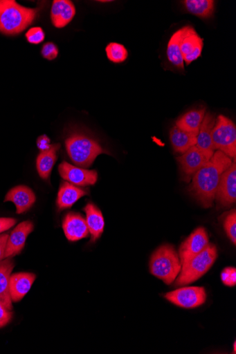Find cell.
<instances>
[{"label": "cell", "instance_id": "obj_5", "mask_svg": "<svg viewBox=\"0 0 236 354\" xmlns=\"http://www.w3.org/2000/svg\"><path fill=\"white\" fill-rule=\"evenodd\" d=\"M217 259V247L210 243L204 250L182 267L176 285L183 286L194 282L210 270Z\"/></svg>", "mask_w": 236, "mask_h": 354}, {"label": "cell", "instance_id": "obj_36", "mask_svg": "<svg viewBox=\"0 0 236 354\" xmlns=\"http://www.w3.org/2000/svg\"><path fill=\"white\" fill-rule=\"evenodd\" d=\"M234 352L235 353V342L234 343Z\"/></svg>", "mask_w": 236, "mask_h": 354}, {"label": "cell", "instance_id": "obj_28", "mask_svg": "<svg viewBox=\"0 0 236 354\" xmlns=\"http://www.w3.org/2000/svg\"><path fill=\"white\" fill-rule=\"evenodd\" d=\"M224 230L228 237L235 245L236 244V212L233 210L225 218L224 223Z\"/></svg>", "mask_w": 236, "mask_h": 354}, {"label": "cell", "instance_id": "obj_10", "mask_svg": "<svg viewBox=\"0 0 236 354\" xmlns=\"http://www.w3.org/2000/svg\"><path fill=\"white\" fill-rule=\"evenodd\" d=\"M215 151L202 150L193 146L182 156L177 158L182 172L188 177L194 176L202 167L207 164Z\"/></svg>", "mask_w": 236, "mask_h": 354}, {"label": "cell", "instance_id": "obj_22", "mask_svg": "<svg viewBox=\"0 0 236 354\" xmlns=\"http://www.w3.org/2000/svg\"><path fill=\"white\" fill-rule=\"evenodd\" d=\"M188 26L178 30L172 35L167 46V57L173 66L184 71V61L181 50V42L185 34Z\"/></svg>", "mask_w": 236, "mask_h": 354}, {"label": "cell", "instance_id": "obj_29", "mask_svg": "<svg viewBox=\"0 0 236 354\" xmlns=\"http://www.w3.org/2000/svg\"><path fill=\"white\" fill-rule=\"evenodd\" d=\"M45 33L41 27H33L26 34L27 41L31 44L38 45L45 40Z\"/></svg>", "mask_w": 236, "mask_h": 354}, {"label": "cell", "instance_id": "obj_21", "mask_svg": "<svg viewBox=\"0 0 236 354\" xmlns=\"http://www.w3.org/2000/svg\"><path fill=\"white\" fill-rule=\"evenodd\" d=\"M215 123V116L210 113H206L197 136L196 147L204 151H215L212 142V132Z\"/></svg>", "mask_w": 236, "mask_h": 354}, {"label": "cell", "instance_id": "obj_4", "mask_svg": "<svg viewBox=\"0 0 236 354\" xmlns=\"http://www.w3.org/2000/svg\"><path fill=\"white\" fill-rule=\"evenodd\" d=\"M149 269L151 273L167 285L172 284L182 270L180 257L171 245H163L152 255Z\"/></svg>", "mask_w": 236, "mask_h": 354}, {"label": "cell", "instance_id": "obj_23", "mask_svg": "<svg viewBox=\"0 0 236 354\" xmlns=\"http://www.w3.org/2000/svg\"><path fill=\"white\" fill-rule=\"evenodd\" d=\"M60 144L52 145L46 151H42L37 160V168L42 178L48 180L57 158Z\"/></svg>", "mask_w": 236, "mask_h": 354}, {"label": "cell", "instance_id": "obj_17", "mask_svg": "<svg viewBox=\"0 0 236 354\" xmlns=\"http://www.w3.org/2000/svg\"><path fill=\"white\" fill-rule=\"evenodd\" d=\"M76 15L75 5L70 0H55L53 3L51 17L55 27L62 28L69 25Z\"/></svg>", "mask_w": 236, "mask_h": 354}, {"label": "cell", "instance_id": "obj_13", "mask_svg": "<svg viewBox=\"0 0 236 354\" xmlns=\"http://www.w3.org/2000/svg\"><path fill=\"white\" fill-rule=\"evenodd\" d=\"M203 47L204 39L198 35L192 26H188L181 42L182 56L187 66L200 57Z\"/></svg>", "mask_w": 236, "mask_h": 354}, {"label": "cell", "instance_id": "obj_32", "mask_svg": "<svg viewBox=\"0 0 236 354\" xmlns=\"http://www.w3.org/2000/svg\"><path fill=\"white\" fill-rule=\"evenodd\" d=\"M13 317V313L2 302H0V328L8 326Z\"/></svg>", "mask_w": 236, "mask_h": 354}, {"label": "cell", "instance_id": "obj_31", "mask_svg": "<svg viewBox=\"0 0 236 354\" xmlns=\"http://www.w3.org/2000/svg\"><path fill=\"white\" fill-rule=\"evenodd\" d=\"M58 48L52 42L46 43L42 50L43 57L48 60H53L58 56Z\"/></svg>", "mask_w": 236, "mask_h": 354}, {"label": "cell", "instance_id": "obj_7", "mask_svg": "<svg viewBox=\"0 0 236 354\" xmlns=\"http://www.w3.org/2000/svg\"><path fill=\"white\" fill-rule=\"evenodd\" d=\"M165 298L179 307L191 309L204 304L207 295L203 287L190 286L167 293Z\"/></svg>", "mask_w": 236, "mask_h": 354}, {"label": "cell", "instance_id": "obj_30", "mask_svg": "<svg viewBox=\"0 0 236 354\" xmlns=\"http://www.w3.org/2000/svg\"><path fill=\"white\" fill-rule=\"evenodd\" d=\"M222 282L228 286L236 285V270L234 268H225L221 274Z\"/></svg>", "mask_w": 236, "mask_h": 354}, {"label": "cell", "instance_id": "obj_33", "mask_svg": "<svg viewBox=\"0 0 236 354\" xmlns=\"http://www.w3.org/2000/svg\"><path fill=\"white\" fill-rule=\"evenodd\" d=\"M17 223V220L13 218H0V234L12 228Z\"/></svg>", "mask_w": 236, "mask_h": 354}, {"label": "cell", "instance_id": "obj_12", "mask_svg": "<svg viewBox=\"0 0 236 354\" xmlns=\"http://www.w3.org/2000/svg\"><path fill=\"white\" fill-rule=\"evenodd\" d=\"M35 230L33 223L30 221H26L17 225L12 231L7 242L5 259H12L18 255L24 249L26 241L29 234Z\"/></svg>", "mask_w": 236, "mask_h": 354}, {"label": "cell", "instance_id": "obj_19", "mask_svg": "<svg viewBox=\"0 0 236 354\" xmlns=\"http://www.w3.org/2000/svg\"><path fill=\"white\" fill-rule=\"evenodd\" d=\"M15 268L12 259H6L0 262V302L10 310H12V301L10 295V279Z\"/></svg>", "mask_w": 236, "mask_h": 354}, {"label": "cell", "instance_id": "obj_20", "mask_svg": "<svg viewBox=\"0 0 236 354\" xmlns=\"http://www.w3.org/2000/svg\"><path fill=\"white\" fill-rule=\"evenodd\" d=\"M86 221L91 234V242L96 241L105 231V222L102 213L93 204L89 203L84 208Z\"/></svg>", "mask_w": 236, "mask_h": 354}, {"label": "cell", "instance_id": "obj_26", "mask_svg": "<svg viewBox=\"0 0 236 354\" xmlns=\"http://www.w3.org/2000/svg\"><path fill=\"white\" fill-rule=\"evenodd\" d=\"M183 4L190 14L202 19L212 17L215 10L213 0H185Z\"/></svg>", "mask_w": 236, "mask_h": 354}, {"label": "cell", "instance_id": "obj_6", "mask_svg": "<svg viewBox=\"0 0 236 354\" xmlns=\"http://www.w3.org/2000/svg\"><path fill=\"white\" fill-rule=\"evenodd\" d=\"M212 142L215 151H220L231 159H235L236 127L228 118L220 115L216 119Z\"/></svg>", "mask_w": 236, "mask_h": 354}, {"label": "cell", "instance_id": "obj_34", "mask_svg": "<svg viewBox=\"0 0 236 354\" xmlns=\"http://www.w3.org/2000/svg\"><path fill=\"white\" fill-rule=\"evenodd\" d=\"M50 138L44 135L40 136L37 140V147L41 151H44L49 149L51 147Z\"/></svg>", "mask_w": 236, "mask_h": 354}, {"label": "cell", "instance_id": "obj_16", "mask_svg": "<svg viewBox=\"0 0 236 354\" xmlns=\"http://www.w3.org/2000/svg\"><path fill=\"white\" fill-rule=\"evenodd\" d=\"M37 276L33 273L19 272L12 274L10 279V295L13 303L21 301L28 293Z\"/></svg>", "mask_w": 236, "mask_h": 354}, {"label": "cell", "instance_id": "obj_1", "mask_svg": "<svg viewBox=\"0 0 236 354\" xmlns=\"http://www.w3.org/2000/svg\"><path fill=\"white\" fill-rule=\"evenodd\" d=\"M232 162L230 158L216 151L209 162L193 176L190 191L204 207L212 206L221 176Z\"/></svg>", "mask_w": 236, "mask_h": 354}, {"label": "cell", "instance_id": "obj_9", "mask_svg": "<svg viewBox=\"0 0 236 354\" xmlns=\"http://www.w3.org/2000/svg\"><path fill=\"white\" fill-rule=\"evenodd\" d=\"M215 198L220 205L228 207L236 201V163L233 160L230 167L222 174Z\"/></svg>", "mask_w": 236, "mask_h": 354}, {"label": "cell", "instance_id": "obj_35", "mask_svg": "<svg viewBox=\"0 0 236 354\" xmlns=\"http://www.w3.org/2000/svg\"><path fill=\"white\" fill-rule=\"evenodd\" d=\"M8 238L9 234H8L0 235V262L5 259V254Z\"/></svg>", "mask_w": 236, "mask_h": 354}, {"label": "cell", "instance_id": "obj_24", "mask_svg": "<svg viewBox=\"0 0 236 354\" xmlns=\"http://www.w3.org/2000/svg\"><path fill=\"white\" fill-rule=\"evenodd\" d=\"M197 136V134L182 131L176 125L172 127L170 132V140L174 149L182 154L196 145Z\"/></svg>", "mask_w": 236, "mask_h": 354}, {"label": "cell", "instance_id": "obj_15", "mask_svg": "<svg viewBox=\"0 0 236 354\" xmlns=\"http://www.w3.org/2000/svg\"><path fill=\"white\" fill-rule=\"evenodd\" d=\"M36 201V195L30 188L25 185H19L8 192L4 202L13 203L17 209V214H21L28 211Z\"/></svg>", "mask_w": 236, "mask_h": 354}, {"label": "cell", "instance_id": "obj_27", "mask_svg": "<svg viewBox=\"0 0 236 354\" xmlns=\"http://www.w3.org/2000/svg\"><path fill=\"white\" fill-rule=\"evenodd\" d=\"M108 59L114 63L119 64L125 62L128 57L126 48L118 43H111L106 48Z\"/></svg>", "mask_w": 236, "mask_h": 354}, {"label": "cell", "instance_id": "obj_11", "mask_svg": "<svg viewBox=\"0 0 236 354\" xmlns=\"http://www.w3.org/2000/svg\"><path fill=\"white\" fill-rule=\"evenodd\" d=\"M58 170L64 180L77 186L93 185L98 180L96 171L75 167L66 162L60 165Z\"/></svg>", "mask_w": 236, "mask_h": 354}, {"label": "cell", "instance_id": "obj_25", "mask_svg": "<svg viewBox=\"0 0 236 354\" xmlns=\"http://www.w3.org/2000/svg\"><path fill=\"white\" fill-rule=\"evenodd\" d=\"M206 113V109L192 110L181 116L176 125L183 131L197 135Z\"/></svg>", "mask_w": 236, "mask_h": 354}, {"label": "cell", "instance_id": "obj_8", "mask_svg": "<svg viewBox=\"0 0 236 354\" xmlns=\"http://www.w3.org/2000/svg\"><path fill=\"white\" fill-rule=\"evenodd\" d=\"M209 243L208 233L204 228L197 229L181 245L179 257L182 267L204 250Z\"/></svg>", "mask_w": 236, "mask_h": 354}, {"label": "cell", "instance_id": "obj_18", "mask_svg": "<svg viewBox=\"0 0 236 354\" xmlns=\"http://www.w3.org/2000/svg\"><path fill=\"white\" fill-rule=\"evenodd\" d=\"M86 190L69 182L61 184L57 198V207L59 211L72 207L80 198L87 196Z\"/></svg>", "mask_w": 236, "mask_h": 354}, {"label": "cell", "instance_id": "obj_14", "mask_svg": "<svg viewBox=\"0 0 236 354\" xmlns=\"http://www.w3.org/2000/svg\"><path fill=\"white\" fill-rule=\"evenodd\" d=\"M65 236L70 241H78L89 236V232L86 219L80 214H66L62 222Z\"/></svg>", "mask_w": 236, "mask_h": 354}, {"label": "cell", "instance_id": "obj_3", "mask_svg": "<svg viewBox=\"0 0 236 354\" xmlns=\"http://www.w3.org/2000/svg\"><path fill=\"white\" fill-rule=\"evenodd\" d=\"M65 147L72 162L83 168L91 167L100 154H111L97 140L81 131H73L67 136Z\"/></svg>", "mask_w": 236, "mask_h": 354}, {"label": "cell", "instance_id": "obj_2", "mask_svg": "<svg viewBox=\"0 0 236 354\" xmlns=\"http://www.w3.org/2000/svg\"><path fill=\"white\" fill-rule=\"evenodd\" d=\"M39 9L20 6L15 0H0V32L5 35H17L35 21Z\"/></svg>", "mask_w": 236, "mask_h": 354}]
</instances>
